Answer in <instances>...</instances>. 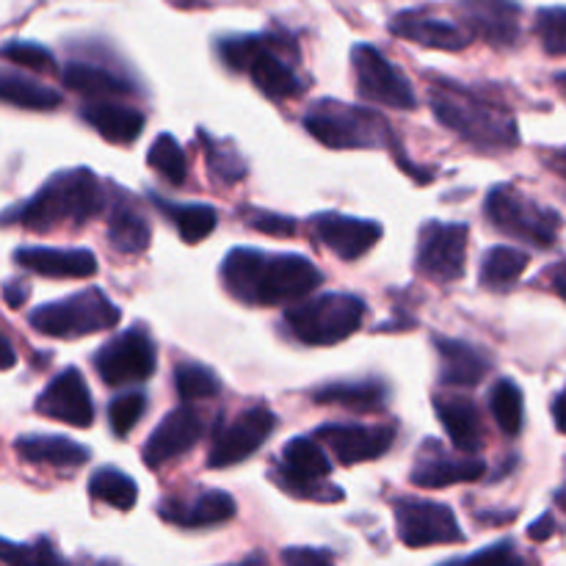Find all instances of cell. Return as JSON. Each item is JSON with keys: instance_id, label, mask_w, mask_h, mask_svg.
Wrapping results in <instances>:
<instances>
[{"instance_id": "6da1fadb", "label": "cell", "mask_w": 566, "mask_h": 566, "mask_svg": "<svg viewBox=\"0 0 566 566\" xmlns=\"http://www.w3.org/2000/svg\"><path fill=\"white\" fill-rule=\"evenodd\" d=\"M221 280L232 298L252 307H280L321 287L324 274L302 254L232 249L221 265Z\"/></svg>"}, {"instance_id": "7a4b0ae2", "label": "cell", "mask_w": 566, "mask_h": 566, "mask_svg": "<svg viewBox=\"0 0 566 566\" xmlns=\"http://www.w3.org/2000/svg\"><path fill=\"white\" fill-rule=\"evenodd\" d=\"M105 208L103 182L92 169H70L50 177L25 205L20 221L25 230L50 232L59 227H81Z\"/></svg>"}, {"instance_id": "3957f363", "label": "cell", "mask_w": 566, "mask_h": 566, "mask_svg": "<svg viewBox=\"0 0 566 566\" xmlns=\"http://www.w3.org/2000/svg\"><path fill=\"white\" fill-rule=\"evenodd\" d=\"M429 99L437 119L451 127L464 142L481 149H506L517 144V119L506 108L479 97L470 88H459L451 81H442L431 88Z\"/></svg>"}, {"instance_id": "277c9868", "label": "cell", "mask_w": 566, "mask_h": 566, "mask_svg": "<svg viewBox=\"0 0 566 566\" xmlns=\"http://www.w3.org/2000/svg\"><path fill=\"white\" fill-rule=\"evenodd\" d=\"M287 48H293V42L285 36L249 33V36L221 39L219 55L232 72H247L265 97L287 99L302 92V81L293 72L291 61H285Z\"/></svg>"}, {"instance_id": "5b68a950", "label": "cell", "mask_w": 566, "mask_h": 566, "mask_svg": "<svg viewBox=\"0 0 566 566\" xmlns=\"http://www.w3.org/2000/svg\"><path fill=\"white\" fill-rule=\"evenodd\" d=\"M365 321V302L352 293H326L285 313V326L304 346H335L357 335Z\"/></svg>"}, {"instance_id": "8992f818", "label": "cell", "mask_w": 566, "mask_h": 566, "mask_svg": "<svg viewBox=\"0 0 566 566\" xmlns=\"http://www.w3.org/2000/svg\"><path fill=\"white\" fill-rule=\"evenodd\" d=\"M122 313L99 287L66 296L61 302L42 304L28 315V324L33 332L55 340H75V337L97 335V332L114 329L119 324Z\"/></svg>"}, {"instance_id": "52a82bcc", "label": "cell", "mask_w": 566, "mask_h": 566, "mask_svg": "<svg viewBox=\"0 0 566 566\" xmlns=\"http://www.w3.org/2000/svg\"><path fill=\"white\" fill-rule=\"evenodd\" d=\"M486 221L495 227L497 232L517 241L531 243L536 249L556 247L558 232H562V216L556 210L545 208L536 199L525 197L520 188L514 186H495L486 197L484 205Z\"/></svg>"}, {"instance_id": "ba28073f", "label": "cell", "mask_w": 566, "mask_h": 566, "mask_svg": "<svg viewBox=\"0 0 566 566\" xmlns=\"http://www.w3.org/2000/svg\"><path fill=\"white\" fill-rule=\"evenodd\" d=\"M304 127L315 142L332 149H368L390 138V125L376 111L337 99L315 103L304 116Z\"/></svg>"}, {"instance_id": "9c48e42d", "label": "cell", "mask_w": 566, "mask_h": 566, "mask_svg": "<svg viewBox=\"0 0 566 566\" xmlns=\"http://www.w3.org/2000/svg\"><path fill=\"white\" fill-rule=\"evenodd\" d=\"M332 462L326 459L324 448L315 442V437H293L285 448H282V459L271 479L280 490L287 495L304 497V501L318 503H337L343 501V490L332 486L329 481Z\"/></svg>"}, {"instance_id": "30bf717a", "label": "cell", "mask_w": 566, "mask_h": 566, "mask_svg": "<svg viewBox=\"0 0 566 566\" xmlns=\"http://www.w3.org/2000/svg\"><path fill=\"white\" fill-rule=\"evenodd\" d=\"M155 365H158V354H155V343L144 326H133V329L122 332L94 354L97 376L108 387L147 381L155 374Z\"/></svg>"}, {"instance_id": "8fae6325", "label": "cell", "mask_w": 566, "mask_h": 566, "mask_svg": "<svg viewBox=\"0 0 566 566\" xmlns=\"http://www.w3.org/2000/svg\"><path fill=\"white\" fill-rule=\"evenodd\" d=\"M398 539L407 547H434V545H459L464 539L451 506L437 501H420V497H398L396 506Z\"/></svg>"}, {"instance_id": "7c38bea8", "label": "cell", "mask_w": 566, "mask_h": 566, "mask_svg": "<svg viewBox=\"0 0 566 566\" xmlns=\"http://www.w3.org/2000/svg\"><path fill=\"white\" fill-rule=\"evenodd\" d=\"M354 75H357L359 97L368 103L387 105V108L412 111L418 108V94L409 86L407 77L385 59V53L370 44H357L352 50Z\"/></svg>"}, {"instance_id": "4fadbf2b", "label": "cell", "mask_w": 566, "mask_h": 566, "mask_svg": "<svg viewBox=\"0 0 566 566\" xmlns=\"http://www.w3.org/2000/svg\"><path fill=\"white\" fill-rule=\"evenodd\" d=\"M468 224L429 221L418 238V271L434 282H457L468 265Z\"/></svg>"}, {"instance_id": "5bb4252c", "label": "cell", "mask_w": 566, "mask_h": 566, "mask_svg": "<svg viewBox=\"0 0 566 566\" xmlns=\"http://www.w3.org/2000/svg\"><path fill=\"white\" fill-rule=\"evenodd\" d=\"M276 429V418L269 407H252L247 412L238 415L232 423L221 426L216 434L213 446L208 453V468L210 470H224L232 464H241L243 459L252 457L260 451L271 431Z\"/></svg>"}, {"instance_id": "9a60e30c", "label": "cell", "mask_w": 566, "mask_h": 566, "mask_svg": "<svg viewBox=\"0 0 566 566\" xmlns=\"http://www.w3.org/2000/svg\"><path fill=\"white\" fill-rule=\"evenodd\" d=\"M33 407H36V412L42 415V418L75 426V429H88V426L94 423L92 396H88V387L77 368L61 370V374L39 392Z\"/></svg>"}, {"instance_id": "2e32d148", "label": "cell", "mask_w": 566, "mask_h": 566, "mask_svg": "<svg viewBox=\"0 0 566 566\" xmlns=\"http://www.w3.org/2000/svg\"><path fill=\"white\" fill-rule=\"evenodd\" d=\"M202 431H205V420L197 409L191 407L171 409V412L155 426L149 440L144 442L142 448L144 464H147L149 470H160L164 464L175 462L177 457H182V453H188L193 446H197Z\"/></svg>"}, {"instance_id": "e0dca14e", "label": "cell", "mask_w": 566, "mask_h": 566, "mask_svg": "<svg viewBox=\"0 0 566 566\" xmlns=\"http://www.w3.org/2000/svg\"><path fill=\"white\" fill-rule=\"evenodd\" d=\"M486 464L481 459L470 457H453L448 453L440 442H426L423 451L418 453V462H415L409 481L420 490H442V486L453 484H473V481L484 479Z\"/></svg>"}, {"instance_id": "ac0fdd59", "label": "cell", "mask_w": 566, "mask_h": 566, "mask_svg": "<svg viewBox=\"0 0 566 566\" xmlns=\"http://www.w3.org/2000/svg\"><path fill=\"white\" fill-rule=\"evenodd\" d=\"M315 437L332 448L337 462L352 468V464L370 462V459L385 457L396 440V429L392 426H359V423H335L321 426Z\"/></svg>"}, {"instance_id": "d6986e66", "label": "cell", "mask_w": 566, "mask_h": 566, "mask_svg": "<svg viewBox=\"0 0 566 566\" xmlns=\"http://www.w3.org/2000/svg\"><path fill=\"white\" fill-rule=\"evenodd\" d=\"M315 235L340 260H359L381 241V224L343 213H318L313 219Z\"/></svg>"}, {"instance_id": "ffe728a7", "label": "cell", "mask_w": 566, "mask_h": 566, "mask_svg": "<svg viewBox=\"0 0 566 566\" xmlns=\"http://www.w3.org/2000/svg\"><path fill=\"white\" fill-rule=\"evenodd\" d=\"M459 11L479 36L492 48H514L520 42V3L517 0H457Z\"/></svg>"}, {"instance_id": "44dd1931", "label": "cell", "mask_w": 566, "mask_h": 566, "mask_svg": "<svg viewBox=\"0 0 566 566\" xmlns=\"http://www.w3.org/2000/svg\"><path fill=\"white\" fill-rule=\"evenodd\" d=\"M160 520L180 528H210V525L230 523L235 517V501L221 490L199 492L193 501L182 497H166L158 509Z\"/></svg>"}, {"instance_id": "7402d4cb", "label": "cell", "mask_w": 566, "mask_h": 566, "mask_svg": "<svg viewBox=\"0 0 566 566\" xmlns=\"http://www.w3.org/2000/svg\"><path fill=\"white\" fill-rule=\"evenodd\" d=\"M14 263L33 274L55 276V280H88L97 274V258L88 249L28 247L17 249Z\"/></svg>"}, {"instance_id": "603a6c76", "label": "cell", "mask_w": 566, "mask_h": 566, "mask_svg": "<svg viewBox=\"0 0 566 566\" xmlns=\"http://www.w3.org/2000/svg\"><path fill=\"white\" fill-rule=\"evenodd\" d=\"M390 33L407 39V42L420 44V48L448 50V53H459V50L470 44L468 31H462V28L448 20L420 14V11H401V14L392 17Z\"/></svg>"}, {"instance_id": "cb8c5ba5", "label": "cell", "mask_w": 566, "mask_h": 566, "mask_svg": "<svg viewBox=\"0 0 566 566\" xmlns=\"http://www.w3.org/2000/svg\"><path fill=\"white\" fill-rule=\"evenodd\" d=\"M434 412L440 423L446 426L453 448L462 453H479L484 448V423L481 412L468 396H453V392H437Z\"/></svg>"}, {"instance_id": "d4e9b609", "label": "cell", "mask_w": 566, "mask_h": 566, "mask_svg": "<svg viewBox=\"0 0 566 566\" xmlns=\"http://www.w3.org/2000/svg\"><path fill=\"white\" fill-rule=\"evenodd\" d=\"M437 357H440V381L446 387H475L490 374V357L464 340L434 337Z\"/></svg>"}, {"instance_id": "484cf974", "label": "cell", "mask_w": 566, "mask_h": 566, "mask_svg": "<svg viewBox=\"0 0 566 566\" xmlns=\"http://www.w3.org/2000/svg\"><path fill=\"white\" fill-rule=\"evenodd\" d=\"M81 116L111 144H133L144 130V114L133 105H122L116 99H88L81 108Z\"/></svg>"}, {"instance_id": "4316f807", "label": "cell", "mask_w": 566, "mask_h": 566, "mask_svg": "<svg viewBox=\"0 0 566 566\" xmlns=\"http://www.w3.org/2000/svg\"><path fill=\"white\" fill-rule=\"evenodd\" d=\"M17 457L31 464H48V468H81L88 462V451L66 437L55 434H25L14 442Z\"/></svg>"}, {"instance_id": "83f0119b", "label": "cell", "mask_w": 566, "mask_h": 566, "mask_svg": "<svg viewBox=\"0 0 566 566\" xmlns=\"http://www.w3.org/2000/svg\"><path fill=\"white\" fill-rule=\"evenodd\" d=\"M315 403H326V407H343L354 409V412H376L385 407L387 401V385L379 379H363V381H335V385H324L313 392Z\"/></svg>"}, {"instance_id": "f1b7e54d", "label": "cell", "mask_w": 566, "mask_h": 566, "mask_svg": "<svg viewBox=\"0 0 566 566\" xmlns=\"http://www.w3.org/2000/svg\"><path fill=\"white\" fill-rule=\"evenodd\" d=\"M64 83L72 92L83 94L88 99H116L133 94V86L119 77L116 72L105 70V66L83 64V61H72L64 70Z\"/></svg>"}, {"instance_id": "f546056e", "label": "cell", "mask_w": 566, "mask_h": 566, "mask_svg": "<svg viewBox=\"0 0 566 566\" xmlns=\"http://www.w3.org/2000/svg\"><path fill=\"white\" fill-rule=\"evenodd\" d=\"M528 269V254L512 247H492L481 260V287L492 293H509Z\"/></svg>"}, {"instance_id": "4dcf8cb0", "label": "cell", "mask_w": 566, "mask_h": 566, "mask_svg": "<svg viewBox=\"0 0 566 566\" xmlns=\"http://www.w3.org/2000/svg\"><path fill=\"white\" fill-rule=\"evenodd\" d=\"M153 202L177 227V232H180V238L186 243L205 241L216 230V224H219V213L210 205H175L158 197H153Z\"/></svg>"}, {"instance_id": "1f68e13d", "label": "cell", "mask_w": 566, "mask_h": 566, "mask_svg": "<svg viewBox=\"0 0 566 566\" xmlns=\"http://www.w3.org/2000/svg\"><path fill=\"white\" fill-rule=\"evenodd\" d=\"M108 243L122 254H142L149 247V224L142 219L138 210L119 202L111 208Z\"/></svg>"}, {"instance_id": "d6a6232c", "label": "cell", "mask_w": 566, "mask_h": 566, "mask_svg": "<svg viewBox=\"0 0 566 566\" xmlns=\"http://www.w3.org/2000/svg\"><path fill=\"white\" fill-rule=\"evenodd\" d=\"M0 97L6 103L17 105V108L28 111H55L61 105V94L55 88L31 81V77L17 75L11 70L3 72V77H0Z\"/></svg>"}, {"instance_id": "836d02e7", "label": "cell", "mask_w": 566, "mask_h": 566, "mask_svg": "<svg viewBox=\"0 0 566 566\" xmlns=\"http://www.w3.org/2000/svg\"><path fill=\"white\" fill-rule=\"evenodd\" d=\"M88 495L99 503L119 509V512H130L138 501V486L130 475H125L116 468H103L88 479Z\"/></svg>"}, {"instance_id": "e575fe53", "label": "cell", "mask_w": 566, "mask_h": 566, "mask_svg": "<svg viewBox=\"0 0 566 566\" xmlns=\"http://www.w3.org/2000/svg\"><path fill=\"white\" fill-rule=\"evenodd\" d=\"M490 409L503 434L517 437L523 431V390H520L517 381H497L490 392Z\"/></svg>"}, {"instance_id": "d590c367", "label": "cell", "mask_w": 566, "mask_h": 566, "mask_svg": "<svg viewBox=\"0 0 566 566\" xmlns=\"http://www.w3.org/2000/svg\"><path fill=\"white\" fill-rule=\"evenodd\" d=\"M147 164L153 166V169L158 171L166 182H169V186L177 188L186 182V175H188L186 153H182V147L169 136V133H164V136L155 138L153 147H149Z\"/></svg>"}, {"instance_id": "8d00e7d4", "label": "cell", "mask_w": 566, "mask_h": 566, "mask_svg": "<svg viewBox=\"0 0 566 566\" xmlns=\"http://www.w3.org/2000/svg\"><path fill=\"white\" fill-rule=\"evenodd\" d=\"M175 387H177V396H180L186 403H191V401H205V398L219 396L221 381L216 379L213 370L205 368V365L180 363L175 368Z\"/></svg>"}, {"instance_id": "74e56055", "label": "cell", "mask_w": 566, "mask_h": 566, "mask_svg": "<svg viewBox=\"0 0 566 566\" xmlns=\"http://www.w3.org/2000/svg\"><path fill=\"white\" fill-rule=\"evenodd\" d=\"M197 136H199V142H202L205 158H208V166H210V171H213L216 180L224 182V186H235L238 180H243V177H247V164H243V158L235 153V149L227 147V144H221V142H216V138H210L205 130H199Z\"/></svg>"}, {"instance_id": "f35d334b", "label": "cell", "mask_w": 566, "mask_h": 566, "mask_svg": "<svg viewBox=\"0 0 566 566\" xmlns=\"http://www.w3.org/2000/svg\"><path fill=\"white\" fill-rule=\"evenodd\" d=\"M3 564L6 566H70L55 551L53 542L48 536H39L36 542L28 545H14V542H3Z\"/></svg>"}, {"instance_id": "ab89813d", "label": "cell", "mask_w": 566, "mask_h": 566, "mask_svg": "<svg viewBox=\"0 0 566 566\" xmlns=\"http://www.w3.org/2000/svg\"><path fill=\"white\" fill-rule=\"evenodd\" d=\"M536 36L551 55H566V9L553 6L536 14Z\"/></svg>"}, {"instance_id": "60d3db41", "label": "cell", "mask_w": 566, "mask_h": 566, "mask_svg": "<svg viewBox=\"0 0 566 566\" xmlns=\"http://www.w3.org/2000/svg\"><path fill=\"white\" fill-rule=\"evenodd\" d=\"M144 409H147V398L144 392H122L119 398H114L108 407V423L114 429L116 437L130 434L133 429L142 420Z\"/></svg>"}, {"instance_id": "b9f144b4", "label": "cell", "mask_w": 566, "mask_h": 566, "mask_svg": "<svg viewBox=\"0 0 566 566\" xmlns=\"http://www.w3.org/2000/svg\"><path fill=\"white\" fill-rule=\"evenodd\" d=\"M440 566H534V564L517 551V545H514L512 539H503L497 542V545L473 553L470 558H457V562H448Z\"/></svg>"}, {"instance_id": "7bdbcfd3", "label": "cell", "mask_w": 566, "mask_h": 566, "mask_svg": "<svg viewBox=\"0 0 566 566\" xmlns=\"http://www.w3.org/2000/svg\"><path fill=\"white\" fill-rule=\"evenodd\" d=\"M3 59L11 61V64H20L25 70L33 72H53L55 59L50 50H44L42 44L33 42H9L3 48Z\"/></svg>"}, {"instance_id": "ee69618b", "label": "cell", "mask_w": 566, "mask_h": 566, "mask_svg": "<svg viewBox=\"0 0 566 566\" xmlns=\"http://www.w3.org/2000/svg\"><path fill=\"white\" fill-rule=\"evenodd\" d=\"M247 224L254 227L260 232H269V235H280V238H291L296 235V221L287 219V216H276V213H263V210H247Z\"/></svg>"}, {"instance_id": "f6af8a7d", "label": "cell", "mask_w": 566, "mask_h": 566, "mask_svg": "<svg viewBox=\"0 0 566 566\" xmlns=\"http://www.w3.org/2000/svg\"><path fill=\"white\" fill-rule=\"evenodd\" d=\"M282 564L285 566H335L329 553L315 551V547H285L282 551Z\"/></svg>"}, {"instance_id": "bcb514c9", "label": "cell", "mask_w": 566, "mask_h": 566, "mask_svg": "<svg viewBox=\"0 0 566 566\" xmlns=\"http://www.w3.org/2000/svg\"><path fill=\"white\" fill-rule=\"evenodd\" d=\"M553 534H556V520H553V514H542V517L528 528V536L534 542H547Z\"/></svg>"}, {"instance_id": "7dc6e473", "label": "cell", "mask_w": 566, "mask_h": 566, "mask_svg": "<svg viewBox=\"0 0 566 566\" xmlns=\"http://www.w3.org/2000/svg\"><path fill=\"white\" fill-rule=\"evenodd\" d=\"M28 291H31V287L22 285L20 280L6 282V302H9V307H20V304H25Z\"/></svg>"}, {"instance_id": "c3c4849f", "label": "cell", "mask_w": 566, "mask_h": 566, "mask_svg": "<svg viewBox=\"0 0 566 566\" xmlns=\"http://www.w3.org/2000/svg\"><path fill=\"white\" fill-rule=\"evenodd\" d=\"M553 420H556V429L566 434V387L558 392L556 401H553Z\"/></svg>"}, {"instance_id": "681fc988", "label": "cell", "mask_w": 566, "mask_h": 566, "mask_svg": "<svg viewBox=\"0 0 566 566\" xmlns=\"http://www.w3.org/2000/svg\"><path fill=\"white\" fill-rule=\"evenodd\" d=\"M553 287H556L558 296L566 298V263H562L556 271H553Z\"/></svg>"}, {"instance_id": "f907efd6", "label": "cell", "mask_w": 566, "mask_h": 566, "mask_svg": "<svg viewBox=\"0 0 566 566\" xmlns=\"http://www.w3.org/2000/svg\"><path fill=\"white\" fill-rule=\"evenodd\" d=\"M547 164H551L558 175L566 177V149H562V153H553L551 158H547Z\"/></svg>"}, {"instance_id": "816d5d0a", "label": "cell", "mask_w": 566, "mask_h": 566, "mask_svg": "<svg viewBox=\"0 0 566 566\" xmlns=\"http://www.w3.org/2000/svg\"><path fill=\"white\" fill-rule=\"evenodd\" d=\"M227 566H269V564H265V558L260 556V553H254V556L243 558V562H238V564H227Z\"/></svg>"}, {"instance_id": "f5cc1de1", "label": "cell", "mask_w": 566, "mask_h": 566, "mask_svg": "<svg viewBox=\"0 0 566 566\" xmlns=\"http://www.w3.org/2000/svg\"><path fill=\"white\" fill-rule=\"evenodd\" d=\"M3 348H6V359H3V370H9L11 365H14V352H11V343L3 340Z\"/></svg>"}, {"instance_id": "db71d44e", "label": "cell", "mask_w": 566, "mask_h": 566, "mask_svg": "<svg viewBox=\"0 0 566 566\" xmlns=\"http://www.w3.org/2000/svg\"><path fill=\"white\" fill-rule=\"evenodd\" d=\"M556 86H558V92H562L564 97H566V72H562V75H556Z\"/></svg>"}, {"instance_id": "11a10c76", "label": "cell", "mask_w": 566, "mask_h": 566, "mask_svg": "<svg viewBox=\"0 0 566 566\" xmlns=\"http://www.w3.org/2000/svg\"><path fill=\"white\" fill-rule=\"evenodd\" d=\"M75 566H119L116 562H77Z\"/></svg>"}, {"instance_id": "9f6ffc18", "label": "cell", "mask_w": 566, "mask_h": 566, "mask_svg": "<svg viewBox=\"0 0 566 566\" xmlns=\"http://www.w3.org/2000/svg\"><path fill=\"white\" fill-rule=\"evenodd\" d=\"M556 503H558V506H562L564 512H566V486H564V490H558V492H556Z\"/></svg>"}]
</instances>
